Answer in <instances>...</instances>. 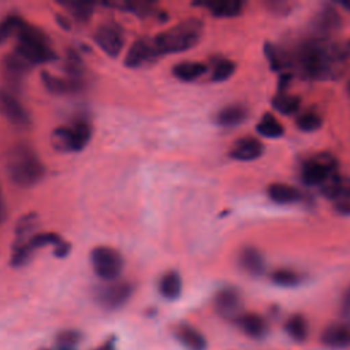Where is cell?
Instances as JSON below:
<instances>
[{
  "label": "cell",
  "instance_id": "obj_1",
  "mask_svg": "<svg viewBox=\"0 0 350 350\" xmlns=\"http://www.w3.org/2000/svg\"><path fill=\"white\" fill-rule=\"evenodd\" d=\"M346 59L338 44L328 40L312 38L302 42L295 52V64L305 78L331 79L342 72Z\"/></svg>",
  "mask_w": 350,
  "mask_h": 350
},
{
  "label": "cell",
  "instance_id": "obj_2",
  "mask_svg": "<svg viewBox=\"0 0 350 350\" xmlns=\"http://www.w3.org/2000/svg\"><path fill=\"white\" fill-rule=\"evenodd\" d=\"M7 172L16 186L31 187L42 179L45 168L34 149L18 144L7 153Z\"/></svg>",
  "mask_w": 350,
  "mask_h": 350
},
{
  "label": "cell",
  "instance_id": "obj_3",
  "mask_svg": "<svg viewBox=\"0 0 350 350\" xmlns=\"http://www.w3.org/2000/svg\"><path fill=\"white\" fill-rule=\"evenodd\" d=\"M204 33V23L198 18H187L178 22L170 29L159 33L154 40V45L161 55L185 52L197 45Z\"/></svg>",
  "mask_w": 350,
  "mask_h": 350
},
{
  "label": "cell",
  "instance_id": "obj_4",
  "mask_svg": "<svg viewBox=\"0 0 350 350\" xmlns=\"http://www.w3.org/2000/svg\"><path fill=\"white\" fill-rule=\"evenodd\" d=\"M15 52L29 64H41L55 60L56 52L51 48L49 38L38 27L25 23L16 36Z\"/></svg>",
  "mask_w": 350,
  "mask_h": 350
},
{
  "label": "cell",
  "instance_id": "obj_5",
  "mask_svg": "<svg viewBox=\"0 0 350 350\" xmlns=\"http://www.w3.org/2000/svg\"><path fill=\"white\" fill-rule=\"evenodd\" d=\"M92 126L88 120L79 119L68 126H60L51 134V144L57 152H79L92 138Z\"/></svg>",
  "mask_w": 350,
  "mask_h": 350
},
{
  "label": "cell",
  "instance_id": "obj_6",
  "mask_svg": "<svg viewBox=\"0 0 350 350\" xmlns=\"http://www.w3.org/2000/svg\"><path fill=\"white\" fill-rule=\"evenodd\" d=\"M338 174V160L331 153H317L309 157L301 168V179L306 186H323Z\"/></svg>",
  "mask_w": 350,
  "mask_h": 350
},
{
  "label": "cell",
  "instance_id": "obj_7",
  "mask_svg": "<svg viewBox=\"0 0 350 350\" xmlns=\"http://www.w3.org/2000/svg\"><path fill=\"white\" fill-rule=\"evenodd\" d=\"M90 262L94 273L104 280H115L123 269L122 254L111 246H97L90 252Z\"/></svg>",
  "mask_w": 350,
  "mask_h": 350
},
{
  "label": "cell",
  "instance_id": "obj_8",
  "mask_svg": "<svg viewBox=\"0 0 350 350\" xmlns=\"http://www.w3.org/2000/svg\"><path fill=\"white\" fill-rule=\"evenodd\" d=\"M133 284L129 282H115L100 287L96 291V301L105 309L113 310L123 306L133 294Z\"/></svg>",
  "mask_w": 350,
  "mask_h": 350
},
{
  "label": "cell",
  "instance_id": "obj_9",
  "mask_svg": "<svg viewBox=\"0 0 350 350\" xmlns=\"http://www.w3.org/2000/svg\"><path fill=\"white\" fill-rule=\"evenodd\" d=\"M96 44L109 56L116 57L124 45V34L118 23L107 22L97 27L94 33Z\"/></svg>",
  "mask_w": 350,
  "mask_h": 350
},
{
  "label": "cell",
  "instance_id": "obj_10",
  "mask_svg": "<svg viewBox=\"0 0 350 350\" xmlns=\"http://www.w3.org/2000/svg\"><path fill=\"white\" fill-rule=\"evenodd\" d=\"M0 113L16 127H27L31 123L29 111L14 93L0 89Z\"/></svg>",
  "mask_w": 350,
  "mask_h": 350
},
{
  "label": "cell",
  "instance_id": "obj_11",
  "mask_svg": "<svg viewBox=\"0 0 350 350\" xmlns=\"http://www.w3.org/2000/svg\"><path fill=\"white\" fill-rule=\"evenodd\" d=\"M160 56L153 38H138L131 44L129 48L126 57H124V64L130 68H137L144 64H149L154 62Z\"/></svg>",
  "mask_w": 350,
  "mask_h": 350
},
{
  "label": "cell",
  "instance_id": "obj_12",
  "mask_svg": "<svg viewBox=\"0 0 350 350\" xmlns=\"http://www.w3.org/2000/svg\"><path fill=\"white\" fill-rule=\"evenodd\" d=\"M213 306L219 316L235 321L242 314V298L239 291L234 287H224L219 290L215 295Z\"/></svg>",
  "mask_w": 350,
  "mask_h": 350
},
{
  "label": "cell",
  "instance_id": "obj_13",
  "mask_svg": "<svg viewBox=\"0 0 350 350\" xmlns=\"http://www.w3.org/2000/svg\"><path fill=\"white\" fill-rule=\"evenodd\" d=\"M340 26V16L332 5H325L319 10L312 19L313 31L317 34L316 38L328 40V37L335 33Z\"/></svg>",
  "mask_w": 350,
  "mask_h": 350
},
{
  "label": "cell",
  "instance_id": "obj_14",
  "mask_svg": "<svg viewBox=\"0 0 350 350\" xmlns=\"http://www.w3.org/2000/svg\"><path fill=\"white\" fill-rule=\"evenodd\" d=\"M264 153V145L254 137H243L234 142L228 154L238 161H252Z\"/></svg>",
  "mask_w": 350,
  "mask_h": 350
},
{
  "label": "cell",
  "instance_id": "obj_15",
  "mask_svg": "<svg viewBox=\"0 0 350 350\" xmlns=\"http://www.w3.org/2000/svg\"><path fill=\"white\" fill-rule=\"evenodd\" d=\"M320 340L324 346L332 349L350 347V323H334L324 328Z\"/></svg>",
  "mask_w": 350,
  "mask_h": 350
},
{
  "label": "cell",
  "instance_id": "obj_16",
  "mask_svg": "<svg viewBox=\"0 0 350 350\" xmlns=\"http://www.w3.org/2000/svg\"><path fill=\"white\" fill-rule=\"evenodd\" d=\"M41 79L44 86L48 92L53 94H67V93H75L79 92L83 88V81L72 79V78H62L57 75H53L48 71L41 72Z\"/></svg>",
  "mask_w": 350,
  "mask_h": 350
},
{
  "label": "cell",
  "instance_id": "obj_17",
  "mask_svg": "<svg viewBox=\"0 0 350 350\" xmlns=\"http://www.w3.org/2000/svg\"><path fill=\"white\" fill-rule=\"evenodd\" d=\"M239 267L250 276H260L265 271V260L254 246H245L238 256Z\"/></svg>",
  "mask_w": 350,
  "mask_h": 350
},
{
  "label": "cell",
  "instance_id": "obj_18",
  "mask_svg": "<svg viewBox=\"0 0 350 350\" xmlns=\"http://www.w3.org/2000/svg\"><path fill=\"white\" fill-rule=\"evenodd\" d=\"M320 190L325 198L334 200L335 202L350 201V178L336 174L320 186Z\"/></svg>",
  "mask_w": 350,
  "mask_h": 350
},
{
  "label": "cell",
  "instance_id": "obj_19",
  "mask_svg": "<svg viewBox=\"0 0 350 350\" xmlns=\"http://www.w3.org/2000/svg\"><path fill=\"white\" fill-rule=\"evenodd\" d=\"M249 116V109L243 104H230L217 111L213 120L221 127H234L243 123Z\"/></svg>",
  "mask_w": 350,
  "mask_h": 350
},
{
  "label": "cell",
  "instance_id": "obj_20",
  "mask_svg": "<svg viewBox=\"0 0 350 350\" xmlns=\"http://www.w3.org/2000/svg\"><path fill=\"white\" fill-rule=\"evenodd\" d=\"M176 339L187 349V350H206V339L197 328L189 324H179L175 328Z\"/></svg>",
  "mask_w": 350,
  "mask_h": 350
},
{
  "label": "cell",
  "instance_id": "obj_21",
  "mask_svg": "<svg viewBox=\"0 0 350 350\" xmlns=\"http://www.w3.org/2000/svg\"><path fill=\"white\" fill-rule=\"evenodd\" d=\"M235 323L238 324V327L242 329V332L245 335H247L249 338L253 339H260L267 334V323L265 320L253 312H247V313H242Z\"/></svg>",
  "mask_w": 350,
  "mask_h": 350
},
{
  "label": "cell",
  "instance_id": "obj_22",
  "mask_svg": "<svg viewBox=\"0 0 350 350\" xmlns=\"http://www.w3.org/2000/svg\"><path fill=\"white\" fill-rule=\"evenodd\" d=\"M267 196L271 201L279 205L294 204L302 200V193L290 185L286 183H272L267 189Z\"/></svg>",
  "mask_w": 350,
  "mask_h": 350
},
{
  "label": "cell",
  "instance_id": "obj_23",
  "mask_svg": "<svg viewBox=\"0 0 350 350\" xmlns=\"http://www.w3.org/2000/svg\"><path fill=\"white\" fill-rule=\"evenodd\" d=\"M208 66L201 62H180L172 67V75L183 82H191L202 77Z\"/></svg>",
  "mask_w": 350,
  "mask_h": 350
},
{
  "label": "cell",
  "instance_id": "obj_24",
  "mask_svg": "<svg viewBox=\"0 0 350 350\" xmlns=\"http://www.w3.org/2000/svg\"><path fill=\"white\" fill-rule=\"evenodd\" d=\"M33 67L31 64H29L23 57H21L16 52L10 53L5 60H4V68H5V74L7 78L14 83V85H19V82L22 81L23 75L27 72V70Z\"/></svg>",
  "mask_w": 350,
  "mask_h": 350
},
{
  "label": "cell",
  "instance_id": "obj_25",
  "mask_svg": "<svg viewBox=\"0 0 350 350\" xmlns=\"http://www.w3.org/2000/svg\"><path fill=\"white\" fill-rule=\"evenodd\" d=\"M159 291L167 299H176L182 293V278L176 271L165 272L159 282Z\"/></svg>",
  "mask_w": 350,
  "mask_h": 350
},
{
  "label": "cell",
  "instance_id": "obj_26",
  "mask_svg": "<svg viewBox=\"0 0 350 350\" xmlns=\"http://www.w3.org/2000/svg\"><path fill=\"white\" fill-rule=\"evenodd\" d=\"M209 12L216 18H234L242 14L243 3L237 0H226V1H211L204 4Z\"/></svg>",
  "mask_w": 350,
  "mask_h": 350
},
{
  "label": "cell",
  "instance_id": "obj_27",
  "mask_svg": "<svg viewBox=\"0 0 350 350\" xmlns=\"http://www.w3.org/2000/svg\"><path fill=\"white\" fill-rule=\"evenodd\" d=\"M37 227H38V216L36 213L23 215L15 226V243L27 242L34 234H37L34 232Z\"/></svg>",
  "mask_w": 350,
  "mask_h": 350
},
{
  "label": "cell",
  "instance_id": "obj_28",
  "mask_svg": "<svg viewBox=\"0 0 350 350\" xmlns=\"http://www.w3.org/2000/svg\"><path fill=\"white\" fill-rule=\"evenodd\" d=\"M284 331L286 334L295 342H304L306 338H308V334H309V325H308V321L306 319L299 314V313H295V314H291L286 323H284Z\"/></svg>",
  "mask_w": 350,
  "mask_h": 350
},
{
  "label": "cell",
  "instance_id": "obj_29",
  "mask_svg": "<svg viewBox=\"0 0 350 350\" xmlns=\"http://www.w3.org/2000/svg\"><path fill=\"white\" fill-rule=\"evenodd\" d=\"M256 130L260 135L265 138H279L284 134V127L282 126V123L269 112L261 116V119L256 124Z\"/></svg>",
  "mask_w": 350,
  "mask_h": 350
},
{
  "label": "cell",
  "instance_id": "obj_30",
  "mask_svg": "<svg viewBox=\"0 0 350 350\" xmlns=\"http://www.w3.org/2000/svg\"><path fill=\"white\" fill-rule=\"evenodd\" d=\"M272 107L283 115H291L299 109L301 98L298 96L288 94L284 90H280L276 96H273Z\"/></svg>",
  "mask_w": 350,
  "mask_h": 350
},
{
  "label": "cell",
  "instance_id": "obj_31",
  "mask_svg": "<svg viewBox=\"0 0 350 350\" xmlns=\"http://www.w3.org/2000/svg\"><path fill=\"white\" fill-rule=\"evenodd\" d=\"M26 22L19 16V15H7L1 22H0V45L10 40L14 36H18L19 30Z\"/></svg>",
  "mask_w": 350,
  "mask_h": 350
},
{
  "label": "cell",
  "instance_id": "obj_32",
  "mask_svg": "<svg viewBox=\"0 0 350 350\" xmlns=\"http://www.w3.org/2000/svg\"><path fill=\"white\" fill-rule=\"evenodd\" d=\"M271 280L280 287H295L302 282V276L288 268H278L271 273Z\"/></svg>",
  "mask_w": 350,
  "mask_h": 350
},
{
  "label": "cell",
  "instance_id": "obj_33",
  "mask_svg": "<svg viewBox=\"0 0 350 350\" xmlns=\"http://www.w3.org/2000/svg\"><path fill=\"white\" fill-rule=\"evenodd\" d=\"M321 123H323L321 116L316 111H312V109L299 113L295 119L297 127L305 133H312V131L319 130L321 127Z\"/></svg>",
  "mask_w": 350,
  "mask_h": 350
},
{
  "label": "cell",
  "instance_id": "obj_34",
  "mask_svg": "<svg viewBox=\"0 0 350 350\" xmlns=\"http://www.w3.org/2000/svg\"><path fill=\"white\" fill-rule=\"evenodd\" d=\"M62 5L78 21H88L94 11L93 3L89 1H63Z\"/></svg>",
  "mask_w": 350,
  "mask_h": 350
},
{
  "label": "cell",
  "instance_id": "obj_35",
  "mask_svg": "<svg viewBox=\"0 0 350 350\" xmlns=\"http://www.w3.org/2000/svg\"><path fill=\"white\" fill-rule=\"evenodd\" d=\"M235 68H237V66H235V63L232 60H230V59H219L213 64L211 79L213 82L227 81L235 72Z\"/></svg>",
  "mask_w": 350,
  "mask_h": 350
},
{
  "label": "cell",
  "instance_id": "obj_36",
  "mask_svg": "<svg viewBox=\"0 0 350 350\" xmlns=\"http://www.w3.org/2000/svg\"><path fill=\"white\" fill-rule=\"evenodd\" d=\"M108 5L118 7L123 10L124 12H133L134 15L138 16H148L152 14H157V10L153 7L150 3H144V1H134V3H111Z\"/></svg>",
  "mask_w": 350,
  "mask_h": 350
},
{
  "label": "cell",
  "instance_id": "obj_37",
  "mask_svg": "<svg viewBox=\"0 0 350 350\" xmlns=\"http://www.w3.org/2000/svg\"><path fill=\"white\" fill-rule=\"evenodd\" d=\"M264 52L267 55V59H268L272 70L278 71V70H282L283 67H286V60H284L282 52L276 46H273L272 44L268 42L264 46Z\"/></svg>",
  "mask_w": 350,
  "mask_h": 350
},
{
  "label": "cell",
  "instance_id": "obj_38",
  "mask_svg": "<svg viewBox=\"0 0 350 350\" xmlns=\"http://www.w3.org/2000/svg\"><path fill=\"white\" fill-rule=\"evenodd\" d=\"M82 335L78 331L74 329H66L62 331L57 338H56V346L59 347H74L78 345V342L81 340Z\"/></svg>",
  "mask_w": 350,
  "mask_h": 350
},
{
  "label": "cell",
  "instance_id": "obj_39",
  "mask_svg": "<svg viewBox=\"0 0 350 350\" xmlns=\"http://www.w3.org/2000/svg\"><path fill=\"white\" fill-rule=\"evenodd\" d=\"M340 314L342 317L350 323V286L346 288V291L342 295L340 299Z\"/></svg>",
  "mask_w": 350,
  "mask_h": 350
},
{
  "label": "cell",
  "instance_id": "obj_40",
  "mask_svg": "<svg viewBox=\"0 0 350 350\" xmlns=\"http://www.w3.org/2000/svg\"><path fill=\"white\" fill-rule=\"evenodd\" d=\"M335 209L340 213V215H350V201H339L335 202Z\"/></svg>",
  "mask_w": 350,
  "mask_h": 350
},
{
  "label": "cell",
  "instance_id": "obj_41",
  "mask_svg": "<svg viewBox=\"0 0 350 350\" xmlns=\"http://www.w3.org/2000/svg\"><path fill=\"white\" fill-rule=\"evenodd\" d=\"M116 345H115V338H109L108 340H105L104 343H101L98 347H96L94 350H115Z\"/></svg>",
  "mask_w": 350,
  "mask_h": 350
},
{
  "label": "cell",
  "instance_id": "obj_42",
  "mask_svg": "<svg viewBox=\"0 0 350 350\" xmlns=\"http://www.w3.org/2000/svg\"><path fill=\"white\" fill-rule=\"evenodd\" d=\"M339 45V51L342 53V56L347 60L350 57V40L342 42V44H338Z\"/></svg>",
  "mask_w": 350,
  "mask_h": 350
},
{
  "label": "cell",
  "instance_id": "obj_43",
  "mask_svg": "<svg viewBox=\"0 0 350 350\" xmlns=\"http://www.w3.org/2000/svg\"><path fill=\"white\" fill-rule=\"evenodd\" d=\"M5 216H7V213H5V208H4L3 202L0 201V223H1V221H4Z\"/></svg>",
  "mask_w": 350,
  "mask_h": 350
},
{
  "label": "cell",
  "instance_id": "obj_44",
  "mask_svg": "<svg viewBox=\"0 0 350 350\" xmlns=\"http://www.w3.org/2000/svg\"><path fill=\"white\" fill-rule=\"evenodd\" d=\"M338 4H340L343 8H346L347 11H350V1H340V3H338Z\"/></svg>",
  "mask_w": 350,
  "mask_h": 350
},
{
  "label": "cell",
  "instance_id": "obj_45",
  "mask_svg": "<svg viewBox=\"0 0 350 350\" xmlns=\"http://www.w3.org/2000/svg\"><path fill=\"white\" fill-rule=\"evenodd\" d=\"M56 350H75L74 347H59V346H56Z\"/></svg>",
  "mask_w": 350,
  "mask_h": 350
},
{
  "label": "cell",
  "instance_id": "obj_46",
  "mask_svg": "<svg viewBox=\"0 0 350 350\" xmlns=\"http://www.w3.org/2000/svg\"><path fill=\"white\" fill-rule=\"evenodd\" d=\"M347 92H349V94H350V79L347 81Z\"/></svg>",
  "mask_w": 350,
  "mask_h": 350
},
{
  "label": "cell",
  "instance_id": "obj_47",
  "mask_svg": "<svg viewBox=\"0 0 350 350\" xmlns=\"http://www.w3.org/2000/svg\"><path fill=\"white\" fill-rule=\"evenodd\" d=\"M38 350H49V349H45V347H41V349H38Z\"/></svg>",
  "mask_w": 350,
  "mask_h": 350
}]
</instances>
